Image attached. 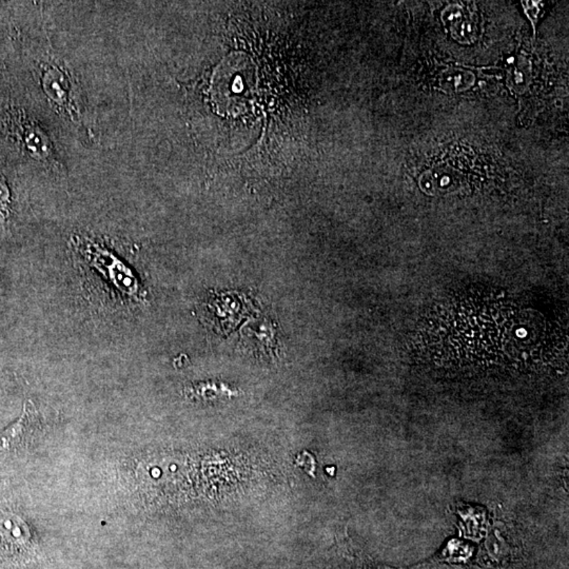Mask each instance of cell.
<instances>
[{
	"label": "cell",
	"mask_w": 569,
	"mask_h": 569,
	"mask_svg": "<svg viewBox=\"0 0 569 569\" xmlns=\"http://www.w3.org/2000/svg\"><path fill=\"white\" fill-rule=\"evenodd\" d=\"M523 5L524 10H525L526 15L530 18L532 22H534V28L536 26V20L538 18V12H540V3L538 1H525V3H522Z\"/></svg>",
	"instance_id": "8992f818"
},
{
	"label": "cell",
	"mask_w": 569,
	"mask_h": 569,
	"mask_svg": "<svg viewBox=\"0 0 569 569\" xmlns=\"http://www.w3.org/2000/svg\"><path fill=\"white\" fill-rule=\"evenodd\" d=\"M42 430L40 414L31 400L26 401L22 416L0 434V452L26 448Z\"/></svg>",
	"instance_id": "6da1fadb"
},
{
	"label": "cell",
	"mask_w": 569,
	"mask_h": 569,
	"mask_svg": "<svg viewBox=\"0 0 569 569\" xmlns=\"http://www.w3.org/2000/svg\"><path fill=\"white\" fill-rule=\"evenodd\" d=\"M443 19L446 26L450 28L455 40L463 44H470L475 37L477 26L473 24L471 15L461 6H450L446 8L443 14Z\"/></svg>",
	"instance_id": "7a4b0ae2"
},
{
	"label": "cell",
	"mask_w": 569,
	"mask_h": 569,
	"mask_svg": "<svg viewBox=\"0 0 569 569\" xmlns=\"http://www.w3.org/2000/svg\"><path fill=\"white\" fill-rule=\"evenodd\" d=\"M423 184L430 185V188H439V190H448L450 188H455L457 176L455 172L450 171L449 168H436L434 170L427 171L423 178H421Z\"/></svg>",
	"instance_id": "277c9868"
},
{
	"label": "cell",
	"mask_w": 569,
	"mask_h": 569,
	"mask_svg": "<svg viewBox=\"0 0 569 569\" xmlns=\"http://www.w3.org/2000/svg\"><path fill=\"white\" fill-rule=\"evenodd\" d=\"M10 201V191L5 180L0 178V215L7 212L8 204Z\"/></svg>",
	"instance_id": "5b68a950"
},
{
	"label": "cell",
	"mask_w": 569,
	"mask_h": 569,
	"mask_svg": "<svg viewBox=\"0 0 569 569\" xmlns=\"http://www.w3.org/2000/svg\"><path fill=\"white\" fill-rule=\"evenodd\" d=\"M475 83V77L469 71L460 69H449L445 71L441 78L443 88L452 92H461L470 88Z\"/></svg>",
	"instance_id": "3957f363"
}]
</instances>
